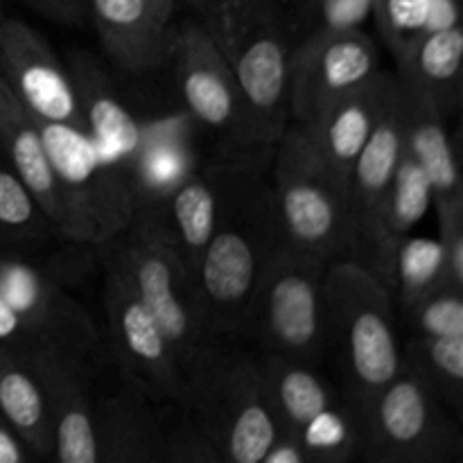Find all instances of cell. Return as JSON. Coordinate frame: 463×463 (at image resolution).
<instances>
[{"label": "cell", "instance_id": "836d02e7", "mask_svg": "<svg viewBox=\"0 0 463 463\" xmlns=\"http://www.w3.org/2000/svg\"><path fill=\"white\" fill-rule=\"evenodd\" d=\"M434 0H375L373 16L393 59L428 34Z\"/></svg>", "mask_w": 463, "mask_h": 463}, {"label": "cell", "instance_id": "30bf717a", "mask_svg": "<svg viewBox=\"0 0 463 463\" xmlns=\"http://www.w3.org/2000/svg\"><path fill=\"white\" fill-rule=\"evenodd\" d=\"M0 298L25 330V362L75 360L95 366L102 339L93 319L45 271L16 256H0Z\"/></svg>", "mask_w": 463, "mask_h": 463}, {"label": "cell", "instance_id": "52a82bcc", "mask_svg": "<svg viewBox=\"0 0 463 463\" xmlns=\"http://www.w3.org/2000/svg\"><path fill=\"white\" fill-rule=\"evenodd\" d=\"M292 23L274 0L249 14L222 45L238 86L242 147H274L289 127Z\"/></svg>", "mask_w": 463, "mask_h": 463}, {"label": "cell", "instance_id": "83f0119b", "mask_svg": "<svg viewBox=\"0 0 463 463\" xmlns=\"http://www.w3.org/2000/svg\"><path fill=\"white\" fill-rule=\"evenodd\" d=\"M402 369L410 371L459 419L463 407V337L410 335L402 346Z\"/></svg>", "mask_w": 463, "mask_h": 463}, {"label": "cell", "instance_id": "74e56055", "mask_svg": "<svg viewBox=\"0 0 463 463\" xmlns=\"http://www.w3.org/2000/svg\"><path fill=\"white\" fill-rule=\"evenodd\" d=\"M34 452L27 448L21 434L12 428L7 419L0 414V463H27L34 461Z\"/></svg>", "mask_w": 463, "mask_h": 463}, {"label": "cell", "instance_id": "7a4b0ae2", "mask_svg": "<svg viewBox=\"0 0 463 463\" xmlns=\"http://www.w3.org/2000/svg\"><path fill=\"white\" fill-rule=\"evenodd\" d=\"M274 147L249 149L193 271L199 312L211 337H238L253 292L280 244L269 184Z\"/></svg>", "mask_w": 463, "mask_h": 463}, {"label": "cell", "instance_id": "5b68a950", "mask_svg": "<svg viewBox=\"0 0 463 463\" xmlns=\"http://www.w3.org/2000/svg\"><path fill=\"white\" fill-rule=\"evenodd\" d=\"M326 260L280 240L253 292L238 337L256 344L258 353L321 366L326 360Z\"/></svg>", "mask_w": 463, "mask_h": 463}, {"label": "cell", "instance_id": "1f68e13d", "mask_svg": "<svg viewBox=\"0 0 463 463\" xmlns=\"http://www.w3.org/2000/svg\"><path fill=\"white\" fill-rule=\"evenodd\" d=\"M410 335L463 337V289L443 285L401 312Z\"/></svg>", "mask_w": 463, "mask_h": 463}, {"label": "cell", "instance_id": "ab89813d", "mask_svg": "<svg viewBox=\"0 0 463 463\" xmlns=\"http://www.w3.org/2000/svg\"><path fill=\"white\" fill-rule=\"evenodd\" d=\"M152 7V12L161 18L163 23H170L172 14H175L176 0H145Z\"/></svg>", "mask_w": 463, "mask_h": 463}, {"label": "cell", "instance_id": "d4e9b609", "mask_svg": "<svg viewBox=\"0 0 463 463\" xmlns=\"http://www.w3.org/2000/svg\"><path fill=\"white\" fill-rule=\"evenodd\" d=\"M258 366L267 401L283 432L297 434L315 416L342 401V392L326 380L319 366L274 353H258Z\"/></svg>", "mask_w": 463, "mask_h": 463}, {"label": "cell", "instance_id": "4fadbf2b", "mask_svg": "<svg viewBox=\"0 0 463 463\" xmlns=\"http://www.w3.org/2000/svg\"><path fill=\"white\" fill-rule=\"evenodd\" d=\"M167 63L185 113L197 125L220 134L229 149H242V113L233 71L211 32L199 21L172 32Z\"/></svg>", "mask_w": 463, "mask_h": 463}, {"label": "cell", "instance_id": "d6986e66", "mask_svg": "<svg viewBox=\"0 0 463 463\" xmlns=\"http://www.w3.org/2000/svg\"><path fill=\"white\" fill-rule=\"evenodd\" d=\"M66 68L71 72L84 129L104 156L120 165L127 175L143 147V122L127 109L118 89L90 54L72 52Z\"/></svg>", "mask_w": 463, "mask_h": 463}, {"label": "cell", "instance_id": "d590c367", "mask_svg": "<svg viewBox=\"0 0 463 463\" xmlns=\"http://www.w3.org/2000/svg\"><path fill=\"white\" fill-rule=\"evenodd\" d=\"M439 242L446 260L448 283L463 289V208L439 215Z\"/></svg>", "mask_w": 463, "mask_h": 463}, {"label": "cell", "instance_id": "d6a6232c", "mask_svg": "<svg viewBox=\"0 0 463 463\" xmlns=\"http://www.w3.org/2000/svg\"><path fill=\"white\" fill-rule=\"evenodd\" d=\"M375 0H301L292 23L294 36L357 30L373 14Z\"/></svg>", "mask_w": 463, "mask_h": 463}, {"label": "cell", "instance_id": "e575fe53", "mask_svg": "<svg viewBox=\"0 0 463 463\" xmlns=\"http://www.w3.org/2000/svg\"><path fill=\"white\" fill-rule=\"evenodd\" d=\"M199 14V23L222 45L231 39L240 23L256 12L265 0H190Z\"/></svg>", "mask_w": 463, "mask_h": 463}, {"label": "cell", "instance_id": "277c9868", "mask_svg": "<svg viewBox=\"0 0 463 463\" xmlns=\"http://www.w3.org/2000/svg\"><path fill=\"white\" fill-rule=\"evenodd\" d=\"M280 240L330 262L346 258V184L326 165L301 125L289 122L269 165Z\"/></svg>", "mask_w": 463, "mask_h": 463}, {"label": "cell", "instance_id": "f35d334b", "mask_svg": "<svg viewBox=\"0 0 463 463\" xmlns=\"http://www.w3.org/2000/svg\"><path fill=\"white\" fill-rule=\"evenodd\" d=\"M260 463H307V457L297 434L280 432Z\"/></svg>", "mask_w": 463, "mask_h": 463}, {"label": "cell", "instance_id": "e0dca14e", "mask_svg": "<svg viewBox=\"0 0 463 463\" xmlns=\"http://www.w3.org/2000/svg\"><path fill=\"white\" fill-rule=\"evenodd\" d=\"M398 93L401 80L396 72L380 68L369 80L328 104L312 125L303 127L326 165L344 184L357 154L362 152Z\"/></svg>", "mask_w": 463, "mask_h": 463}, {"label": "cell", "instance_id": "44dd1931", "mask_svg": "<svg viewBox=\"0 0 463 463\" xmlns=\"http://www.w3.org/2000/svg\"><path fill=\"white\" fill-rule=\"evenodd\" d=\"M0 152L14 175L25 184L57 235L63 238V203L52 161L36 118L23 107L0 77Z\"/></svg>", "mask_w": 463, "mask_h": 463}, {"label": "cell", "instance_id": "2e32d148", "mask_svg": "<svg viewBox=\"0 0 463 463\" xmlns=\"http://www.w3.org/2000/svg\"><path fill=\"white\" fill-rule=\"evenodd\" d=\"M405 149V90L396 95L393 104L362 152L357 154L346 176V213H348V260L362 262L369 247L375 215L384 193L392 184L393 170Z\"/></svg>", "mask_w": 463, "mask_h": 463}, {"label": "cell", "instance_id": "ffe728a7", "mask_svg": "<svg viewBox=\"0 0 463 463\" xmlns=\"http://www.w3.org/2000/svg\"><path fill=\"white\" fill-rule=\"evenodd\" d=\"M89 14L104 52L122 71L143 75L167 66L170 23H163L145 0H89Z\"/></svg>", "mask_w": 463, "mask_h": 463}, {"label": "cell", "instance_id": "8fae6325", "mask_svg": "<svg viewBox=\"0 0 463 463\" xmlns=\"http://www.w3.org/2000/svg\"><path fill=\"white\" fill-rule=\"evenodd\" d=\"M104 310L120 378L134 383L154 405H172L181 389L176 353L111 251L104 274Z\"/></svg>", "mask_w": 463, "mask_h": 463}, {"label": "cell", "instance_id": "7402d4cb", "mask_svg": "<svg viewBox=\"0 0 463 463\" xmlns=\"http://www.w3.org/2000/svg\"><path fill=\"white\" fill-rule=\"evenodd\" d=\"M430 206H432V188H430L428 176L420 170L419 163L402 149L392 184H389L378 215H375L369 247L360 262L389 292H392L398 244L428 215Z\"/></svg>", "mask_w": 463, "mask_h": 463}, {"label": "cell", "instance_id": "9a60e30c", "mask_svg": "<svg viewBox=\"0 0 463 463\" xmlns=\"http://www.w3.org/2000/svg\"><path fill=\"white\" fill-rule=\"evenodd\" d=\"M249 149L251 147H224L206 165L197 167L165 202L143 208L161 222L163 231L190 271H194L203 247L211 240L222 199L238 176Z\"/></svg>", "mask_w": 463, "mask_h": 463}, {"label": "cell", "instance_id": "4dcf8cb0", "mask_svg": "<svg viewBox=\"0 0 463 463\" xmlns=\"http://www.w3.org/2000/svg\"><path fill=\"white\" fill-rule=\"evenodd\" d=\"M57 235L54 226L41 211L12 167L0 161V242H45Z\"/></svg>", "mask_w": 463, "mask_h": 463}, {"label": "cell", "instance_id": "8d00e7d4", "mask_svg": "<svg viewBox=\"0 0 463 463\" xmlns=\"http://www.w3.org/2000/svg\"><path fill=\"white\" fill-rule=\"evenodd\" d=\"M32 9L63 25H81L89 14V0H25Z\"/></svg>", "mask_w": 463, "mask_h": 463}, {"label": "cell", "instance_id": "8992f818", "mask_svg": "<svg viewBox=\"0 0 463 463\" xmlns=\"http://www.w3.org/2000/svg\"><path fill=\"white\" fill-rule=\"evenodd\" d=\"M54 176L61 190L63 238L84 247H104L134 217V193L125 170L109 161L89 131L39 120Z\"/></svg>", "mask_w": 463, "mask_h": 463}, {"label": "cell", "instance_id": "603a6c76", "mask_svg": "<svg viewBox=\"0 0 463 463\" xmlns=\"http://www.w3.org/2000/svg\"><path fill=\"white\" fill-rule=\"evenodd\" d=\"M402 84V81H401ZM405 90V152L425 172L432 188L437 213L463 208V190L455 143L448 131V118L428 99Z\"/></svg>", "mask_w": 463, "mask_h": 463}, {"label": "cell", "instance_id": "f546056e", "mask_svg": "<svg viewBox=\"0 0 463 463\" xmlns=\"http://www.w3.org/2000/svg\"><path fill=\"white\" fill-rule=\"evenodd\" d=\"M307 463H348L360 459V419L346 401L328 407L297 432Z\"/></svg>", "mask_w": 463, "mask_h": 463}, {"label": "cell", "instance_id": "ba28073f", "mask_svg": "<svg viewBox=\"0 0 463 463\" xmlns=\"http://www.w3.org/2000/svg\"><path fill=\"white\" fill-rule=\"evenodd\" d=\"M104 247L118 258L140 301L156 317L184 371L213 337L203 328L193 271L181 260L161 222L149 211L134 208L127 229Z\"/></svg>", "mask_w": 463, "mask_h": 463}, {"label": "cell", "instance_id": "3957f363", "mask_svg": "<svg viewBox=\"0 0 463 463\" xmlns=\"http://www.w3.org/2000/svg\"><path fill=\"white\" fill-rule=\"evenodd\" d=\"M326 357L342 375V396L360 411L402 371L393 297L360 262L330 260L324 276Z\"/></svg>", "mask_w": 463, "mask_h": 463}, {"label": "cell", "instance_id": "484cf974", "mask_svg": "<svg viewBox=\"0 0 463 463\" xmlns=\"http://www.w3.org/2000/svg\"><path fill=\"white\" fill-rule=\"evenodd\" d=\"M179 125L175 118L143 125V147L127 170L136 208L158 206L197 170L193 145Z\"/></svg>", "mask_w": 463, "mask_h": 463}, {"label": "cell", "instance_id": "ac0fdd59", "mask_svg": "<svg viewBox=\"0 0 463 463\" xmlns=\"http://www.w3.org/2000/svg\"><path fill=\"white\" fill-rule=\"evenodd\" d=\"M154 402L129 380L93 396V432L98 463L165 461V430Z\"/></svg>", "mask_w": 463, "mask_h": 463}, {"label": "cell", "instance_id": "5bb4252c", "mask_svg": "<svg viewBox=\"0 0 463 463\" xmlns=\"http://www.w3.org/2000/svg\"><path fill=\"white\" fill-rule=\"evenodd\" d=\"M0 77L34 118L84 129L68 68L27 23L0 21Z\"/></svg>", "mask_w": 463, "mask_h": 463}, {"label": "cell", "instance_id": "f1b7e54d", "mask_svg": "<svg viewBox=\"0 0 463 463\" xmlns=\"http://www.w3.org/2000/svg\"><path fill=\"white\" fill-rule=\"evenodd\" d=\"M448 283L446 260H443L441 242L439 238H419L407 235L398 244L396 260H393L392 297L398 312L407 310L425 294L443 288ZM455 288V285H452Z\"/></svg>", "mask_w": 463, "mask_h": 463}, {"label": "cell", "instance_id": "9c48e42d", "mask_svg": "<svg viewBox=\"0 0 463 463\" xmlns=\"http://www.w3.org/2000/svg\"><path fill=\"white\" fill-rule=\"evenodd\" d=\"M360 459L452 463L463 455L459 419L402 369L360 411Z\"/></svg>", "mask_w": 463, "mask_h": 463}, {"label": "cell", "instance_id": "4316f807", "mask_svg": "<svg viewBox=\"0 0 463 463\" xmlns=\"http://www.w3.org/2000/svg\"><path fill=\"white\" fill-rule=\"evenodd\" d=\"M0 414L36 459H52V410L43 383L21 357L0 346Z\"/></svg>", "mask_w": 463, "mask_h": 463}, {"label": "cell", "instance_id": "6da1fadb", "mask_svg": "<svg viewBox=\"0 0 463 463\" xmlns=\"http://www.w3.org/2000/svg\"><path fill=\"white\" fill-rule=\"evenodd\" d=\"M165 461L260 463L283 428L267 401L258 353L213 337L181 371Z\"/></svg>", "mask_w": 463, "mask_h": 463}, {"label": "cell", "instance_id": "7c38bea8", "mask_svg": "<svg viewBox=\"0 0 463 463\" xmlns=\"http://www.w3.org/2000/svg\"><path fill=\"white\" fill-rule=\"evenodd\" d=\"M380 71V50L362 27L303 36L289 63V118L307 127L339 95Z\"/></svg>", "mask_w": 463, "mask_h": 463}, {"label": "cell", "instance_id": "cb8c5ba5", "mask_svg": "<svg viewBox=\"0 0 463 463\" xmlns=\"http://www.w3.org/2000/svg\"><path fill=\"white\" fill-rule=\"evenodd\" d=\"M396 75L410 93L428 99L443 116L459 111L463 98V27L428 32L396 57Z\"/></svg>", "mask_w": 463, "mask_h": 463}]
</instances>
